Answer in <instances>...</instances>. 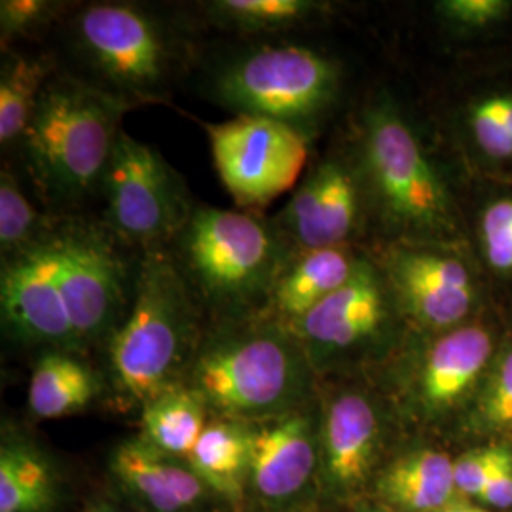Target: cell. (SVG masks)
<instances>
[{
    "label": "cell",
    "mask_w": 512,
    "mask_h": 512,
    "mask_svg": "<svg viewBox=\"0 0 512 512\" xmlns=\"http://www.w3.org/2000/svg\"><path fill=\"white\" fill-rule=\"evenodd\" d=\"M511 467L512 456L503 448H484L471 452L454 461L456 492L478 497L492 478Z\"/></svg>",
    "instance_id": "obj_30"
},
{
    "label": "cell",
    "mask_w": 512,
    "mask_h": 512,
    "mask_svg": "<svg viewBox=\"0 0 512 512\" xmlns=\"http://www.w3.org/2000/svg\"><path fill=\"white\" fill-rule=\"evenodd\" d=\"M482 418L492 427H512V351L495 372L482 399Z\"/></svg>",
    "instance_id": "obj_32"
},
{
    "label": "cell",
    "mask_w": 512,
    "mask_h": 512,
    "mask_svg": "<svg viewBox=\"0 0 512 512\" xmlns=\"http://www.w3.org/2000/svg\"><path fill=\"white\" fill-rule=\"evenodd\" d=\"M243 512H264V511H260V509H251V507H247V509H245V511Z\"/></svg>",
    "instance_id": "obj_38"
},
{
    "label": "cell",
    "mask_w": 512,
    "mask_h": 512,
    "mask_svg": "<svg viewBox=\"0 0 512 512\" xmlns=\"http://www.w3.org/2000/svg\"><path fill=\"white\" fill-rule=\"evenodd\" d=\"M391 279L404 310L429 329L458 325L475 300L471 274L454 256L404 249L391 262Z\"/></svg>",
    "instance_id": "obj_17"
},
{
    "label": "cell",
    "mask_w": 512,
    "mask_h": 512,
    "mask_svg": "<svg viewBox=\"0 0 512 512\" xmlns=\"http://www.w3.org/2000/svg\"><path fill=\"white\" fill-rule=\"evenodd\" d=\"M84 512H135L122 497L99 494L86 503Z\"/></svg>",
    "instance_id": "obj_35"
},
{
    "label": "cell",
    "mask_w": 512,
    "mask_h": 512,
    "mask_svg": "<svg viewBox=\"0 0 512 512\" xmlns=\"http://www.w3.org/2000/svg\"><path fill=\"white\" fill-rule=\"evenodd\" d=\"M478 497L497 509L512 507V467L492 478Z\"/></svg>",
    "instance_id": "obj_34"
},
{
    "label": "cell",
    "mask_w": 512,
    "mask_h": 512,
    "mask_svg": "<svg viewBox=\"0 0 512 512\" xmlns=\"http://www.w3.org/2000/svg\"><path fill=\"white\" fill-rule=\"evenodd\" d=\"M209 416L211 412L200 393L181 382L141 408V437L167 456L188 459Z\"/></svg>",
    "instance_id": "obj_23"
},
{
    "label": "cell",
    "mask_w": 512,
    "mask_h": 512,
    "mask_svg": "<svg viewBox=\"0 0 512 512\" xmlns=\"http://www.w3.org/2000/svg\"><path fill=\"white\" fill-rule=\"evenodd\" d=\"M57 4L50 0H2L0 29L2 37L29 35L46 25L54 16Z\"/></svg>",
    "instance_id": "obj_31"
},
{
    "label": "cell",
    "mask_w": 512,
    "mask_h": 512,
    "mask_svg": "<svg viewBox=\"0 0 512 512\" xmlns=\"http://www.w3.org/2000/svg\"><path fill=\"white\" fill-rule=\"evenodd\" d=\"M0 308L4 329L19 344L80 353L61 293L55 232L4 260Z\"/></svg>",
    "instance_id": "obj_11"
},
{
    "label": "cell",
    "mask_w": 512,
    "mask_h": 512,
    "mask_svg": "<svg viewBox=\"0 0 512 512\" xmlns=\"http://www.w3.org/2000/svg\"><path fill=\"white\" fill-rule=\"evenodd\" d=\"M480 239L488 264L495 272H512V198L490 203L480 222Z\"/></svg>",
    "instance_id": "obj_29"
},
{
    "label": "cell",
    "mask_w": 512,
    "mask_h": 512,
    "mask_svg": "<svg viewBox=\"0 0 512 512\" xmlns=\"http://www.w3.org/2000/svg\"><path fill=\"white\" fill-rule=\"evenodd\" d=\"M198 346L190 283L160 249L148 251L135 277L128 315L109 340L110 385L118 401L143 408L184 382Z\"/></svg>",
    "instance_id": "obj_2"
},
{
    "label": "cell",
    "mask_w": 512,
    "mask_h": 512,
    "mask_svg": "<svg viewBox=\"0 0 512 512\" xmlns=\"http://www.w3.org/2000/svg\"><path fill=\"white\" fill-rule=\"evenodd\" d=\"M38 215L33 203L21 192V186L10 171L0 177V249L12 256L40 238Z\"/></svg>",
    "instance_id": "obj_27"
},
{
    "label": "cell",
    "mask_w": 512,
    "mask_h": 512,
    "mask_svg": "<svg viewBox=\"0 0 512 512\" xmlns=\"http://www.w3.org/2000/svg\"><path fill=\"white\" fill-rule=\"evenodd\" d=\"M126 110L120 97L73 78L48 80L21 139L35 179L52 200H82L103 183Z\"/></svg>",
    "instance_id": "obj_3"
},
{
    "label": "cell",
    "mask_w": 512,
    "mask_h": 512,
    "mask_svg": "<svg viewBox=\"0 0 512 512\" xmlns=\"http://www.w3.org/2000/svg\"><path fill=\"white\" fill-rule=\"evenodd\" d=\"M338 69L304 46H268L243 55L217 82L219 99L245 116H262L302 129L329 107Z\"/></svg>",
    "instance_id": "obj_6"
},
{
    "label": "cell",
    "mask_w": 512,
    "mask_h": 512,
    "mask_svg": "<svg viewBox=\"0 0 512 512\" xmlns=\"http://www.w3.org/2000/svg\"><path fill=\"white\" fill-rule=\"evenodd\" d=\"M274 226L243 211L203 207L179 234L188 283L220 311L251 308L274 293L291 262Z\"/></svg>",
    "instance_id": "obj_4"
},
{
    "label": "cell",
    "mask_w": 512,
    "mask_h": 512,
    "mask_svg": "<svg viewBox=\"0 0 512 512\" xmlns=\"http://www.w3.org/2000/svg\"><path fill=\"white\" fill-rule=\"evenodd\" d=\"M509 2L505 0H446L440 2L439 10L461 27L480 29L497 23L509 12Z\"/></svg>",
    "instance_id": "obj_33"
},
{
    "label": "cell",
    "mask_w": 512,
    "mask_h": 512,
    "mask_svg": "<svg viewBox=\"0 0 512 512\" xmlns=\"http://www.w3.org/2000/svg\"><path fill=\"white\" fill-rule=\"evenodd\" d=\"M469 122L476 145L486 156L495 160L512 158L511 93H497L476 103Z\"/></svg>",
    "instance_id": "obj_28"
},
{
    "label": "cell",
    "mask_w": 512,
    "mask_h": 512,
    "mask_svg": "<svg viewBox=\"0 0 512 512\" xmlns=\"http://www.w3.org/2000/svg\"><path fill=\"white\" fill-rule=\"evenodd\" d=\"M76 35L97 71L135 95L164 82L167 48L158 25L129 4H93L76 21Z\"/></svg>",
    "instance_id": "obj_12"
},
{
    "label": "cell",
    "mask_w": 512,
    "mask_h": 512,
    "mask_svg": "<svg viewBox=\"0 0 512 512\" xmlns=\"http://www.w3.org/2000/svg\"><path fill=\"white\" fill-rule=\"evenodd\" d=\"M220 181L241 207H260L291 190L308 162V137L289 124L239 114L205 124Z\"/></svg>",
    "instance_id": "obj_8"
},
{
    "label": "cell",
    "mask_w": 512,
    "mask_h": 512,
    "mask_svg": "<svg viewBox=\"0 0 512 512\" xmlns=\"http://www.w3.org/2000/svg\"><path fill=\"white\" fill-rule=\"evenodd\" d=\"M109 473L116 492L135 512H215L226 505L188 459L167 456L141 435L116 444Z\"/></svg>",
    "instance_id": "obj_13"
},
{
    "label": "cell",
    "mask_w": 512,
    "mask_h": 512,
    "mask_svg": "<svg viewBox=\"0 0 512 512\" xmlns=\"http://www.w3.org/2000/svg\"><path fill=\"white\" fill-rule=\"evenodd\" d=\"M357 268V260L344 247L302 251L291 258L275 283L270 304L275 321L287 329L338 291Z\"/></svg>",
    "instance_id": "obj_19"
},
{
    "label": "cell",
    "mask_w": 512,
    "mask_h": 512,
    "mask_svg": "<svg viewBox=\"0 0 512 512\" xmlns=\"http://www.w3.org/2000/svg\"><path fill=\"white\" fill-rule=\"evenodd\" d=\"M359 209L361 196L353 173L342 162L327 160L294 190L279 224L302 251L344 247L357 226Z\"/></svg>",
    "instance_id": "obj_16"
},
{
    "label": "cell",
    "mask_w": 512,
    "mask_h": 512,
    "mask_svg": "<svg viewBox=\"0 0 512 512\" xmlns=\"http://www.w3.org/2000/svg\"><path fill=\"white\" fill-rule=\"evenodd\" d=\"M363 145L366 175L385 219L412 234L452 230V207L439 173L391 105L368 112Z\"/></svg>",
    "instance_id": "obj_5"
},
{
    "label": "cell",
    "mask_w": 512,
    "mask_h": 512,
    "mask_svg": "<svg viewBox=\"0 0 512 512\" xmlns=\"http://www.w3.org/2000/svg\"><path fill=\"white\" fill-rule=\"evenodd\" d=\"M251 467L247 507L300 512L321 478V412L311 403L268 420L249 423Z\"/></svg>",
    "instance_id": "obj_10"
},
{
    "label": "cell",
    "mask_w": 512,
    "mask_h": 512,
    "mask_svg": "<svg viewBox=\"0 0 512 512\" xmlns=\"http://www.w3.org/2000/svg\"><path fill=\"white\" fill-rule=\"evenodd\" d=\"M61 293L78 349L107 342L128 315V274L112 239L92 224L55 232Z\"/></svg>",
    "instance_id": "obj_9"
},
{
    "label": "cell",
    "mask_w": 512,
    "mask_h": 512,
    "mask_svg": "<svg viewBox=\"0 0 512 512\" xmlns=\"http://www.w3.org/2000/svg\"><path fill=\"white\" fill-rule=\"evenodd\" d=\"M492 357V336L478 325L444 334L429 349L421 370V399L429 410L458 403Z\"/></svg>",
    "instance_id": "obj_18"
},
{
    "label": "cell",
    "mask_w": 512,
    "mask_h": 512,
    "mask_svg": "<svg viewBox=\"0 0 512 512\" xmlns=\"http://www.w3.org/2000/svg\"><path fill=\"white\" fill-rule=\"evenodd\" d=\"M99 391L97 374L78 353L44 351L31 372L27 406L37 420H59L90 406Z\"/></svg>",
    "instance_id": "obj_22"
},
{
    "label": "cell",
    "mask_w": 512,
    "mask_h": 512,
    "mask_svg": "<svg viewBox=\"0 0 512 512\" xmlns=\"http://www.w3.org/2000/svg\"><path fill=\"white\" fill-rule=\"evenodd\" d=\"M50 76L48 65L38 59L12 57L0 74V143L10 145L23 133L37 109L40 93Z\"/></svg>",
    "instance_id": "obj_25"
},
{
    "label": "cell",
    "mask_w": 512,
    "mask_h": 512,
    "mask_svg": "<svg viewBox=\"0 0 512 512\" xmlns=\"http://www.w3.org/2000/svg\"><path fill=\"white\" fill-rule=\"evenodd\" d=\"M57 480L46 456L27 440L4 435L0 446V512H50Z\"/></svg>",
    "instance_id": "obj_24"
},
{
    "label": "cell",
    "mask_w": 512,
    "mask_h": 512,
    "mask_svg": "<svg viewBox=\"0 0 512 512\" xmlns=\"http://www.w3.org/2000/svg\"><path fill=\"white\" fill-rule=\"evenodd\" d=\"M217 18L245 31H274L293 27L317 12L310 0H219L211 4Z\"/></svg>",
    "instance_id": "obj_26"
},
{
    "label": "cell",
    "mask_w": 512,
    "mask_h": 512,
    "mask_svg": "<svg viewBox=\"0 0 512 512\" xmlns=\"http://www.w3.org/2000/svg\"><path fill=\"white\" fill-rule=\"evenodd\" d=\"M454 494V461L437 450L395 459L378 478V495L391 511L439 512Z\"/></svg>",
    "instance_id": "obj_21"
},
{
    "label": "cell",
    "mask_w": 512,
    "mask_h": 512,
    "mask_svg": "<svg viewBox=\"0 0 512 512\" xmlns=\"http://www.w3.org/2000/svg\"><path fill=\"white\" fill-rule=\"evenodd\" d=\"M188 463L230 509H247L251 467L249 423L213 416L188 456Z\"/></svg>",
    "instance_id": "obj_20"
},
{
    "label": "cell",
    "mask_w": 512,
    "mask_h": 512,
    "mask_svg": "<svg viewBox=\"0 0 512 512\" xmlns=\"http://www.w3.org/2000/svg\"><path fill=\"white\" fill-rule=\"evenodd\" d=\"M313 365L277 321L220 330L198 346L184 384L215 418L255 423L311 403Z\"/></svg>",
    "instance_id": "obj_1"
},
{
    "label": "cell",
    "mask_w": 512,
    "mask_h": 512,
    "mask_svg": "<svg viewBox=\"0 0 512 512\" xmlns=\"http://www.w3.org/2000/svg\"><path fill=\"white\" fill-rule=\"evenodd\" d=\"M439 512H482V511H476V509H465V507H450V509H440Z\"/></svg>",
    "instance_id": "obj_37"
},
{
    "label": "cell",
    "mask_w": 512,
    "mask_h": 512,
    "mask_svg": "<svg viewBox=\"0 0 512 512\" xmlns=\"http://www.w3.org/2000/svg\"><path fill=\"white\" fill-rule=\"evenodd\" d=\"M387 308L382 281L374 268L357 262L355 272L319 306L294 325L313 368L370 342L384 327Z\"/></svg>",
    "instance_id": "obj_14"
},
{
    "label": "cell",
    "mask_w": 512,
    "mask_h": 512,
    "mask_svg": "<svg viewBox=\"0 0 512 512\" xmlns=\"http://www.w3.org/2000/svg\"><path fill=\"white\" fill-rule=\"evenodd\" d=\"M110 228L129 243L156 251L192 217L183 183L164 156L120 133L103 177Z\"/></svg>",
    "instance_id": "obj_7"
},
{
    "label": "cell",
    "mask_w": 512,
    "mask_h": 512,
    "mask_svg": "<svg viewBox=\"0 0 512 512\" xmlns=\"http://www.w3.org/2000/svg\"><path fill=\"white\" fill-rule=\"evenodd\" d=\"M357 512H393L389 511L387 507H372V505H361Z\"/></svg>",
    "instance_id": "obj_36"
},
{
    "label": "cell",
    "mask_w": 512,
    "mask_h": 512,
    "mask_svg": "<svg viewBox=\"0 0 512 512\" xmlns=\"http://www.w3.org/2000/svg\"><path fill=\"white\" fill-rule=\"evenodd\" d=\"M382 425L376 406L357 391H342L321 410V478L325 494L346 499L372 476Z\"/></svg>",
    "instance_id": "obj_15"
}]
</instances>
